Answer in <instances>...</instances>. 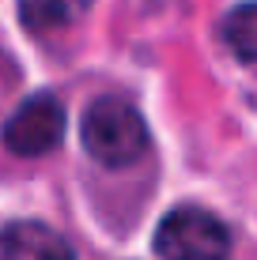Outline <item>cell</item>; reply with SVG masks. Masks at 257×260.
<instances>
[{"label": "cell", "mask_w": 257, "mask_h": 260, "mask_svg": "<svg viewBox=\"0 0 257 260\" xmlns=\"http://www.w3.org/2000/svg\"><path fill=\"white\" fill-rule=\"evenodd\" d=\"M79 136H83V151L95 158L99 166L121 170L132 166L140 155L148 151V124L136 113V106L125 98H95L83 113L79 124Z\"/></svg>", "instance_id": "6da1fadb"}, {"label": "cell", "mask_w": 257, "mask_h": 260, "mask_svg": "<svg viewBox=\"0 0 257 260\" xmlns=\"http://www.w3.org/2000/svg\"><path fill=\"white\" fill-rule=\"evenodd\" d=\"M65 136V106L57 94H31L4 121V147L23 158H38L53 151Z\"/></svg>", "instance_id": "3957f363"}, {"label": "cell", "mask_w": 257, "mask_h": 260, "mask_svg": "<svg viewBox=\"0 0 257 260\" xmlns=\"http://www.w3.org/2000/svg\"><path fill=\"white\" fill-rule=\"evenodd\" d=\"M0 260H76V253L46 222L23 219L0 230Z\"/></svg>", "instance_id": "277c9868"}, {"label": "cell", "mask_w": 257, "mask_h": 260, "mask_svg": "<svg viewBox=\"0 0 257 260\" xmlns=\"http://www.w3.org/2000/svg\"><path fill=\"white\" fill-rule=\"evenodd\" d=\"M223 42L235 49V57L242 64H250L257 57V8L253 4H238L223 19Z\"/></svg>", "instance_id": "8992f818"}, {"label": "cell", "mask_w": 257, "mask_h": 260, "mask_svg": "<svg viewBox=\"0 0 257 260\" xmlns=\"http://www.w3.org/2000/svg\"><path fill=\"white\" fill-rule=\"evenodd\" d=\"M155 253L163 260H227L231 230L205 208H174L155 230Z\"/></svg>", "instance_id": "7a4b0ae2"}, {"label": "cell", "mask_w": 257, "mask_h": 260, "mask_svg": "<svg viewBox=\"0 0 257 260\" xmlns=\"http://www.w3.org/2000/svg\"><path fill=\"white\" fill-rule=\"evenodd\" d=\"M87 8H91V0H19V19L31 34L49 38V34L72 30Z\"/></svg>", "instance_id": "5b68a950"}]
</instances>
